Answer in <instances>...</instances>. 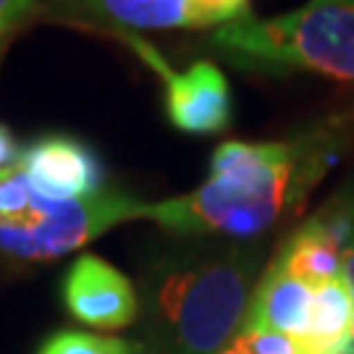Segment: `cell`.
<instances>
[{
  "label": "cell",
  "instance_id": "cell-1",
  "mask_svg": "<svg viewBox=\"0 0 354 354\" xmlns=\"http://www.w3.org/2000/svg\"><path fill=\"white\" fill-rule=\"evenodd\" d=\"M352 137L354 113H342L289 140L223 142L210 158L205 184L163 203H145L142 221L176 236H257L307 200Z\"/></svg>",
  "mask_w": 354,
  "mask_h": 354
},
{
  "label": "cell",
  "instance_id": "cell-2",
  "mask_svg": "<svg viewBox=\"0 0 354 354\" xmlns=\"http://www.w3.org/2000/svg\"><path fill=\"white\" fill-rule=\"evenodd\" d=\"M257 276L244 247H184L147 273L145 297L168 354H221L236 339Z\"/></svg>",
  "mask_w": 354,
  "mask_h": 354
},
{
  "label": "cell",
  "instance_id": "cell-3",
  "mask_svg": "<svg viewBox=\"0 0 354 354\" xmlns=\"http://www.w3.org/2000/svg\"><path fill=\"white\" fill-rule=\"evenodd\" d=\"M223 61L250 74L291 71L354 82V0H307L270 19H241L210 35Z\"/></svg>",
  "mask_w": 354,
  "mask_h": 354
},
{
  "label": "cell",
  "instance_id": "cell-4",
  "mask_svg": "<svg viewBox=\"0 0 354 354\" xmlns=\"http://www.w3.org/2000/svg\"><path fill=\"white\" fill-rule=\"evenodd\" d=\"M142 200L113 187L74 203L42 197L37 210L19 221L0 223V254L19 263H48L95 241L121 223L142 221Z\"/></svg>",
  "mask_w": 354,
  "mask_h": 354
},
{
  "label": "cell",
  "instance_id": "cell-5",
  "mask_svg": "<svg viewBox=\"0 0 354 354\" xmlns=\"http://www.w3.org/2000/svg\"><path fill=\"white\" fill-rule=\"evenodd\" d=\"M37 19L108 35L207 29L250 19V0H42Z\"/></svg>",
  "mask_w": 354,
  "mask_h": 354
},
{
  "label": "cell",
  "instance_id": "cell-6",
  "mask_svg": "<svg viewBox=\"0 0 354 354\" xmlns=\"http://www.w3.org/2000/svg\"><path fill=\"white\" fill-rule=\"evenodd\" d=\"M142 61L160 74L165 84V115L184 134H218L231 124V87L226 74L213 61H194L187 71H174L160 53L134 35H121Z\"/></svg>",
  "mask_w": 354,
  "mask_h": 354
},
{
  "label": "cell",
  "instance_id": "cell-7",
  "mask_svg": "<svg viewBox=\"0 0 354 354\" xmlns=\"http://www.w3.org/2000/svg\"><path fill=\"white\" fill-rule=\"evenodd\" d=\"M19 174L37 194L55 203L87 200L105 189V168L97 152L68 134H45L21 147Z\"/></svg>",
  "mask_w": 354,
  "mask_h": 354
},
{
  "label": "cell",
  "instance_id": "cell-8",
  "mask_svg": "<svg viewBox=\"0 0 354 354\" xmlns=\"http://www.w3.org/2000/svg\"><path fill=\"white\" fill-rule=\"evenodd\" d=\"M64 302L79 323L102 330L127 328L140 313L131 281L97 254H82L68 268Z\"/></svg>",
  "mask_w": 354,
  "mask_h": 354
},
{
  "label": "cell",
  "instance_id": "cell-9",
  "mask_svg": "<svg viewBox=\"0 0 354 354\" xmlns=\"http://www.w3.org/2000/svg\"><path fill=\"white\" fill-rule=\"evenodd\" d=\"M346 236V205L344 200L330 203L315 218L291 234L276 254L281 266L294 279L320 289L330 281L342 279V250Z\"/></svg>",
  "mask_w": 354,
  "mask_h": 354
},
{
  "label": "cell",
  "instance_id": "cell-10",
  "mask_svg": "<svg viewBox=\"0 0 354 354\" xmlns=\"http://www.w3.org/2000/svg\"><path fill=\"white\" fill-rule=\"evenodd\" d=\"M313 302H315L313 286H307L304 281L294 279L281 266L270 263L257 289L252 291L244 323L281 330L304 342L310 315H313Z\"/></svg>",
  "mask_w": 354,
  "mask_h": 354
},
{
  "label": "cell",
  "instance_id": "cell-11",
  "mask_svg": "<svg viewBox=\"0 0 354 354\" xmlns=\"http://www.w3.org/2000/svg\"><path fill=\"white\" fill-rule=\"evenodd\" d=\"M39 354H140L134 344L111 339V336H95L82 330H61L42 344Z\"/></svg>",
  "mask_w": 354,
  "mask_h": 354
},
{
  "label": "cell",
  "instance_id": "cell-12",
  "mask_svg": "<svg viewBox=\"0 0 354 354\" xmlns=\"http://www.w3.org/2000/svg\"><path fill=\"white\" fill-rule=\"evenodd\" d=\"M236 336L244 342L250 354H315L302 339L289 336V333H281V330L263 328V326L241 323Z\"/></svg>",
  "mask_w": 354,
  "mask_h": 354
},
{
  "label": "cell",
  "instance_id": "cell-13",
  "mask_svg": "<svg viewBox=\"0 0 354 354\" xmlns=\"http://www.w3.org/2000/svg\"><path fill=\"white\" fill-rule=\"evenodd\" d=\"M344 205H346V236H344V250H342V276L346 281V286H349L352 304H354V194H346ZM349 354H354V328H352V352Z\"/></svg>",
  "mask_w": 354,
  "mask_h": 354
},
{
  "label": "cell",
  "instance_id": "cell-14",
  "mask_svg": "<svg viewBox=\"0 0 354 354\" xmlns=\"http://www.w3.org/2000/svg\"><path fill=\"white\" fill-rule=\"evenodd\" d=\"M42 0H0V26L11 35L19 24L37 13Z\"/></svg>",
  "mask_w": 354,
  "mask_h": 354
},
{
  "label": "cell",
  "instance_id": "cell-15",
  "mask_svg": "<svg viewBox=\"0 0 354 354\" xmlns=\"http://www.w3.org/2000/svg\"><path fill=\"white\" fill-rule=\"evenodd\" d=\"M19 158H21V147L13 137V131L6 124H0V178L11 176L19 168Z\"/></svg>",
  "mask_w": 354,
  "mask_h": 354
},
{
  "label": "cell",
  "instance_id": "cell-16",
  "mask_svg": "<svg viewBox=\"0 0 354 354\" xmlns=\"http://www.w3.org/2000/svg\"><path fill=\"white\" fill-rule=\"evenodd\" d=\"M221 354H250V352H247V346H244V342H241L239 336H236V339H234V342L228 344V346H226V349H223Z\"/></svg>",
  "mask_w": 354,
  "mask_h": 354
},
{
  "label": "cell",
  "instance_id": "cell-17",
  "mask_svg": "<svg viewBox=\"0 0 354 354\" xmlns=\"http://www.w3.org/2000/svg\"><path fill=\"white\" fill-rule=\"evenodd\" d=\"M6 39H8V32L0 26V48H3V42H6Z\"/></svg>",
  "mask_w": 354,
  "mask_h": 354
}]
</instances>
